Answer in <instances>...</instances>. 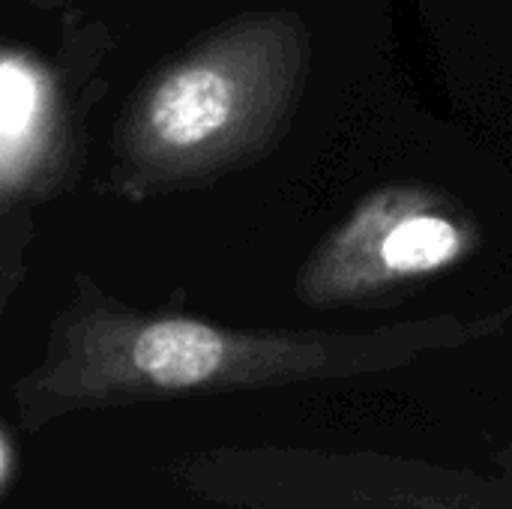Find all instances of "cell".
Returning <instances> with one entry per match:
<instances>
[{
    "label": "cell",
    "mask_w": 512,
    "mask_h": 509,
    "mask_svg": "<svg viewBox=\"0 0 512 509\" xmlns=\"http://www.w3.org/2000/svg\"><path fill=\"white\" fill-rule=\"evenodd\" d=\"M477 240L474 219L450 195L390 183L369 192L312 252L297 276V297L318 309L378 300L462 264Z\"/></svg>",
    "instance_id": "obj_4"
},
{
    "label": "cell",
    "mask_w": 512,
    "mask_h": 509,
    "mask_svg": "<svg viewBox=\"0 0 512 509\" xmlns=\"http://www.w3.org/2000/svg\"><path fill=\"white\" fill-rule=\"evenodd\" d=\"M177 477L198 498L237 509H512V474L483 477L378 453L216 450Z\"/></svg>",
    "instance_id": "obj_3"
},
{
    "label": "cell",
    "mask_w": 512,
    "mask_h": 509,
    "mask_svg": "<svg viewBox=\"0 0 512 509\" xmlns=\"http://www.w3.org/2000/svg\"><path fill=\"white\" fill-rule=\"evenodd\" d=\"M18 468H21V459H18V444H15V435L9 429V423L0 426V498L6 501L15 489V480H18Z\"/></svg>",
    "instance_id": "obj_6"
},
{
    "label": "cell",
    "mask_w": 512,
    "mask_h": 509,
    "mask_svg": "<svg viewBox=\"0 0 512 509\" xmlns=\"http://www.w3.org/2000/svg\"><path fill=\"white\" fill-rule=\"evenodd\" d=\"M309 60L294 12L228 21L159 69L129 105L117 135L126 192L213 177L261 153L288 123Z\"/></svg>",
    "instance_id": "obj_2"
},
{
    "label": "cell",
    "mask_w": 512,
    "mask_h": 509,
    "mask_svg": "<svg viewBox=\"0 0 512 509\" xmlns=\"http://www.w3.org/2000/svg\"><path fill=\"white\" fill-rule=\"evenodd\" d=\"M60 150V96L54 75L30 51L0 57V198L15 204L39 189Z\"/></svg>",
    "instance_id": "obj_5"
},
{
    "label": "cell",
    "mask_w": 512,
    "mask_h": 509,
    "mask_svg": "<svg viewBox=\"0 0 512 509\" xmlns=\"http://www.w3.org/2000/svg\"><path fill=\"white\" fill-rule=\"evenodd\" d=\"M507 315H432L369 333L237 330L174 312H135L84 288L54 321L39 363L12 384L24 432L141 402L387 375L498 333Z\"/></svg>",
    "instance_id": "obj_1"
},
{
    "label": "cell",
    "mask_w": 512,
    "mask_h": 509,
    "mask_svg": "<svg viewBox=\"0 0 512 509\" xmlns=\"http://www.w3.org/2000/svg\"><path fill=\"white\" fill-rule=\"evenodd\" d=\"M495 462H498V468H501L504 474H512V441L507 447H501V450L495 453Z\"/></svg>",
    "instance_id": "obj_7"
}]
</instances>
